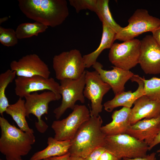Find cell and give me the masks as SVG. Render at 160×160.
<instances>
[{
  "mask_svg": "<svg viewBox=\"0 0 160 160\" xmlns=\"http://www.w3.org/2000/svg\"><path fill=\"white\" fill-rule=\"evenodd\" d=\"M52 67L56 78L60 81L78 79L85 71L86 68L83 57L80 51L76 49L54 56Z\"/></svg>",
  "mask_w": 160,
  "mask_h": 160,
  "instance_id": "cell-5",
  "label": "cell"
},
{
  "mask_svg": "<svg viewBox=\"0 0 160 160\" xmlns=\"http://www.w3.org/2000/svg\"><path fill=\"white\" fill-rule=\"evenodd\" d=\"M102 24V36L99 47L93 52L83 56L86 68L92 66L102 52L105 49H110L115 41L116 33L104 23Z\"/></svg>",
  "mask_w": 160,
  "mask_h": 160,
  "instance_id": "cell-21",
  "label": "cell"
},
{
  "mask_svg": "<svg viewBox=\"0 0 160 160\" xmlns=\"http://www.w3.org/2000/svg\"><path fill=\"white\" fill-rule=\"evenodd\" d=\"M139 64L146 74L160 73V46L152 35H147L140 41Z\"/></svg>",
  "mask_w": 160,
  "mask_h": 160,
  "instance_id": "cell-14",
  "label": "cell"
},
{
  "mask_svg": "<svg viewBox=\"0 0 160 160\" xmlns=\"http://www.w3.org/2000/svg\"><path fill=\"white\" fill-rule=\"evenodd\" d=\"M108 0H97L96 9L95 13L102 23H104L116 33L121 28L113 19L109 7Z\"/></svg>",
  "mask_w": 160,
  "mask_h": 160,
  "instance_id": "cell-23",
  "label": "cell"
},
{
  "mask_svg": "<svg viewBox=\"0 0 160 160\" xmlns=\"http://www.w3.org/2000/svg\"><path fill=\"white\" fill-rule=\"evenodd\" d=\"M131 109L123 107L113 112L112 121L102 127L101 130L106 136L126 133L130 126Z\"/></svg>",
  "mask_w": 160,
  "mask_h": 160,
  "instance_id": "cell-19",
  "label": "cell"
},
{
  "mask_svg": "<svg viewBox=\"0 0 160 160\" xmlns=\"http://www.w3.org/2000/svg\"><path fill=\"white\" fill-rule=\"evenodd\" d=\"M156 153L153 152L150 154L147 155L144 157H136L134 158H124L122 160H156Z\"/></svg>",
  "mask_w": 160,
  "mask_h": 160,
  "instance_id": "cell-31",
  "label": "cell"
},
{
  "mask_svg": "<svg viewBox=\"0 0 160 160\" xmlns=\"http://www.w3.org/2000/svg\"><path fill=\"white\" fill-rule=\"evenodd\" d=\"M0 160H2V159H0Z\"/></svg>",
  "mask_w": 160,
  "mask_h": 160,
  "instance_id": "cell-39",
  "label": "cell"
},
{
  "mask_svg": "<svg viewBox=\"0 0 160 160\" xmlns=\"http://www.w3.org/2000/svg\"><path fill=\"white\" fill-rule=\"evenodd\" d=\"M85 83L83 93L84 97L91 102L90 116H97L102 111L103 97L111 88L103 81L95 70L86 71Z\"/></svg>",
  "mask_w": 160,
  "mask_h": 160,
  "instance_id": "cell-10",
  "label": "cell"
},
{
  "mask_svg": "<svg viewBox=\"0 0 160 160\" xmlns=\"http://www.w3.org/2000/svg\"><path fill=\"white\" fill-rule=\"evenodd\" d=\"M16 75L15 72L10 69L0 74V113L2 115L10 105L5 95L6 89Z\"/></svg>",
  "mask_w": 160,
  "mask_h": 160,
  "instance_id": "cell-25",
  "label": "cell"
},
{
  "mask_svg": "<svg viewBox=\"0 0 160 160\" xmlns=\"http://www.w3.org/2000/svg\"><path fill=\"white\" fill-rule=\"evenodd\" d=\"M104 147L120 160L144 157L149 151V146L145 141L126 133L106 136Z\"/></svg>",
  "mask_w": 160,
  "mask_h": 160,
  "instance_id": "cell-4",
  "label": "cell"
},
{
  "mask_svg": "<svg viewBox=\"0 0 160 160\" xmlns=\"http://www.w3.org/2000/svg\"><path fill=\"white\" fill-rule=\"evenodd\" d=\"M106 150L104 147L97 148L84 159V160H98L101 155Z\"/></svg>",
  "mask_w": 160,
  "mask_h": 160,
  "instance_id": "cell-29",
  "label": "cell"
},
{
  "mask_svg": "<svg viewBox=\"0 0 160 160\" xmlns=\"http://www.w3.org/2000/svg\"><path fill=\"white\" fill-rule=\"evenodd\" d=\"M130 80L138 84L137 90L133 92L131 91H123L115 95L113 99L104 104L103 106L106 111L111 112L115 108L121 106L131 108L137 100L144 95V83L142 77L138 75H134Z\"/></svg>",
  "mask_w": 160,
  "mask_h": 160,
  "instance_id": "cell-17",
  "label": "cell"
},
{
  "mask_svg": "<svg viewBox=\"0 0 160 160\" xmlns=\"http://www.w3.org/2000/svg\"><path fill=\"white\" fill-rule=\"evenodd\" d=\"M46 148L34 153L30 160H43L64 155L68 153L71 145L70 140L59 141L52 137L48 138Z\"/></svg>",
  "mask_w": 160,
  "mask_h": 160,
  "instance_id": "cell-20",
  "label": "cell"
},
{
  "mask_svg": "<svg viewBox=\"0 0 160 160\" xmlns=\"http://www.w3.org/2000/svg\"><path fill=\"white\" fill-rule=\"evenodd\" d=\"M68 160H84V159L80 157L70 155Z\"/></svg>",
  "mask_w": 160,
  "mask_h": 160,
  "instance_id": "cell-35",
  "label": "cell"
},
{
  "mask_svg": "<svg viewBox=\"0 0 160 160\" xmlns=\"http://www.w3.org/2000/svg\"><path fill=\"white\" fill-rule=\"evenodd\" d=\"M131 109L130 124L133 125L143 119H150L160 114V104L145 95L137 100Z\"/></svg>",
  "mask_w": 160,
  "mask_h": 160,
  "instance_id": "cell-18",
  "label": "cell"
},
{
  "mask_svg": "<svg viewBox=\"0 0 160 160\" xmlns=\"http://www.w3.org/2000/svg\"><path fill=\"white\" fill-rule=\"evenodd\" d=\"M160 143V124L159 125V131L158 134L155 139L149 146V151H150L155 146Z\"/></svg>",
  "mask_w": 160,
  "mask_h": 160,
  "instance_id": "cell-33",
  "label": "cell"
},
{
  "mask_svg": "<svg viewBox=\"0 0 160 160\" xmlns=\"http://www.w3.org/2000/svg\"><path fill=\"white\" fill-rule=\"evenodd\" d=\"M126 26L116 34L115 40L124 41L134 39L143 33L152 32L160 25V19L150 15L148 10L137 9L128 20Z\"/></svg>",
  "mask_w": 160,
  "mask_h": 160,
  "instance_id": "cell-6",
  "label": "cell"
},
{
  "mask_svg": "<svg viewBox=\"0 0 160 160\" xmlns=\"http://www.w3.org/2000/svg\"><path fill=\"white\" fill-rule=\"evenodd\" d=\"M103 122L100 115L91 116L81 124L71 140L70 155L84 159L97 148L104 147L106 135L101 130Z\"/></svg>",
  "mask_w": 160,
  "mask_h": 160,
  "instance_id": "cell-3",
  "label": "cell"
},
{
  "mask_svg": "<svg viewBox=\"0 0 160 160\" xmlns=\"http://www.w3.org/2000/svg\"><path fill=\"white\" fill-rule=\"evenodd\" d=\"M160 124V114L150 119H144L131 125L126 134L145 141L149 146L157 135Z\"/></svg>",
  "mask_w": 160,
  "mask_h": 160,
  "instance_id": "cell-16",
  "label": "cell"
},
{
  "mask_svg": "<svg viewBox=\"0 0 160 160\" xmlns=\"http://www.w3.org/2000/svg\"><path fill=\"white\" fill-rule=\"evenodd\" d=\"M70 4L73 7L77 13L83 9H89L95 12L97 0H69Z\"/></svg>",
  "mask_w": 160,
  "mask_h": 160,
  "instance_id": "cell-28",
  "label": "cell"
},
{
  "mask_svg": "<svg viewBox=\"0 0 160 160\" xmlns=\"http://www.w3.org/2000/svg\"><path fill=\"white\" fill-rule=\"evenodd\" d=\"M157 152L159 153V156H160V149L157 150Z\"/></svg>",
  "mask_w": 160,
  "mask_h": 160,
  "instance_id": "cell-37",
  "label": "cell"
},
{
  "mask_svg": "<svg viewBox=\"0 0 160 160\" xmlns=\"http://www.w3.org/2000/svg\"><path fill=\"white\" fill-rule=\"evenodd\" d=\"M140 44V41L135 39L114 43L108 53L110 61L115 66L129 70L139 63Z\"/></svg>",
  "mask_w": 160,
  "mask_h": 160,
  "instance_id": "cell-9",
  "label": "cell"
},
{
  "mask_svg": "<svg viewBox=\"0 0 160 160\" xmlns=\"http://www.w3.org/2000/svg\"></svg>",
  "mask_w": 160,
  "mask_h": 160,
  "instance_id": "cell-40",
  "label": "cell"
},
{
  "mask_svg": "<svg viewBox=\"0 0 160 160\" xmlns=\"http://www.w3.org/2000/svg\"><path fill=\"white\" fill-rule=\"evenodd\" d=\"M8 19V17H5L0 19V24L7 20Z\"/></svg>",
  "mask_w": 160,
  "mask_h": 160,
  "instance_id": "cell-36",
  "label": "cell"
},
{
  "mask_svg": "<svg viewBox=\"0 0 160 160\" xmlns=\"http://www.w3.org/2000/svg\"><path fill=\"white\" fill-rule=\"evenodd\" d=\"M10 67L11 70L15 72L17 77L38 76L49 78L50 74L48 65L35 54L23 56L18 61L13 60Z\"/></svg>",
  "mask_w": 160,
  "mask_h": 160,
  "instance_id": "cell-13",
  "label": "cell"
},
{
  "mask_svg": "<svg viewBox=\"0 0 160 160\" xmlns=\"http://www.w3.org/2000/svg\"><path fill=\"white\" fill-rule=\"evenodd\" d=\"M18 6L28 18L47 26L62 24L69 15L65 0H18Z\"/></svg>",
  "mask_w": 160,
  "mask_h": 160,
  "instance_id": "cell-1",
  "label": "cell"
},
{
  "mask_svg": "<svg viewBox=\"0 0 160 160\" xmlns=\"http://www.w3.org/2000/svg\"><path fill=\"white\" fill-rule=\"evenodd\" d=\"M142 79L144 83V95L160 104V78L153 77L149 79Z\"/></svg>",
  "mask_w": 160,
  "mask_h": 160,
  "instance_id": "cell-26",
  "label": "cell"
},
{
  "mask_svg": "<svg viewBox=\"0 0 160 160\" xmlns=\"http://www.w3.org/2000/svg\"><path fill=\"white\" fill-rule=\"evenodd\" d=\"M24 98L26 117L29 118L30 114L35 116L38 120L35 123L36 129L40 133L44 132L48 126L41 117L43 115L48 114L49 103L58 100L55 94L50 91L40 94L36 92L28 95Z\"/></svg>",
  "mask_w": 160,
  "mask_h": 160,
  "instance_id": "cell-11",
  "label": "cell"
},
{
  "mask_svg": "<svg viewBox=\"0 0 160 160\" xmlns=\"http://www.w3.org/2000/svg\"><path fill=\"white\" fill-rule=\"evenodd\" d=\"M85 105L76 104L73 111L66 118L53 121L51 127L54 131V138L59 141L71 140L79 127L90 117Z\"/></svg>",
  "mask_w": 160,
  "mask_h": 160,
  "instance_id": "cell-7",
  "label": "cell"
},
{
  "mask_svg": "<svg viewBox=\"0 0 160 160\" xmlns=\"http://www.w3.org/2000/svg\"><path fill=\"white\" fill-rule=\"evenodd\" d=\"M48 27L39 22L25 23L19 24L15 30L18 39L37 36L39 33L45 32Z\"/></svg>",
  "mask_w": 160,
  "mask_h": 160,
  "instance_id": "cell-24",
  "label": "cell"
},
{
  "mask_svg": "<svg viewBox=\"0 0 160 160\" xmlns=\"http://www.w3.org/2000/svg\"><path fill=\"white\" fill-rule=\"evenodd\" d=\"M25 102V100L20 97L15 103L10 104L5 112L11 116L20 129L25 132L33 133V130L29 127L26 119Z\"/></svg>",
  "mask_w": 160,
  "mask_h": 160,
  "instance_id": "cell-22",
  "label": "cell"
},
{
  "mask_svg": "<svg viewBox=\"0 0 160 160\" xmlns=\"http://www.w3.org/2000/svg\"><path fill=\"white\" fill-rule=\"evenodd\" d=\"M15 31L11 28L0 26V42L4 46L13 47L18 42Z\"/></svg>",
  "mask_w": 160,
  "mask_h": 160,
  "instance_id": "cell-27",
  "label": "cell"
},
{
  "mask_svg": "<svg viewBox=\"0 0 160 160\" xmlns=\"http://www.w3.org/2000/svg\"><path fill=\"white\" fill-rule=\"evenodd\" d=\"M98 160H120L113 154L105 150L100 156Z\"/></svg>",
  "mask_w": 160,
  "mask_h": 160,
  "instance_id": "cell-30",
  "label": "cell"
},
{
  "mask_svg": "<svg viewBox=\"0 0 160 160\" xmlns=\"http://www.w3.org/2000/svg\"><path fill=\"white\" fill-rule=\"evenodd\" d=\"M43 160H49V158H47V159H43Z\"/></svg>",
  "mask_w": 160,
  "mask_h": 160,
  "instance_id": "cell-38",
  "label": "cell"
},
{
  "mask_svg": "<svg viewBox=\"0 0 160 160\" xmlns=\"http://www.w3.org/2000/svg\"><path fill=\"white\" fill-rule=\"evenodd\" d=\"M15 93L20 97H24L38 91L48 90L55 94L58 100L61 98L60 84L52 78H45L38 76L30 77H17L15 79Z\"/></svg>",
  "mask_w": 160,
  "mask_h": 160,
  "instance_id": "cell-12",
  "label": "cell"
},
{
  "mask_svg": "<svg viewBox=\"0 0 160 160\" xmlns=\"http://www.w3.org/2000/svg\"><path fill=\"white\" fill-rule=\"evenodd\" d=\"M70 156V154L68 152L62 156L50 157L49 158V160H68Z\"/></svg>",
  "mask_w": 160,
  "mask_h": 160,
  "instance_id": "cell-34",
  "label": "cell"
},
{
  "mask_svg": "<svg viewBox=\"0 0 160 160\" xmlns=\"http://www.w3.org/2000/svg\"><path fill=\"white\" fill-rule=\"evenodd\" d=\"M152 33L153 38L160 46V25Z\"/></svg>",
  "mask_w": 160,
  "mask_h": 160,
  "instance_id": "cell-32",
  "label": "cell"
},
{
  "mask_svg": "<svg viewBox=\"0 0 160 160\" xmlns=\"http://www.w3.org/2000/svg\"><path fill=\"white\" fill-rule=\"evenodd\" d=\"M92 66L103 81L110 86L115 95L124 91L126 83L134 75L129 70L115 66L112 67L111 70H104L102 65L97 61Z\"/></svg>",
  "mask_w": 160,
  "mask_h": 160,
  "instance_id": "cell-15",
  "label": "cell"
},
{
  "mask_svg": "<svg viewBox=\"0 0 160 160\" xmlns=\"http://www.w3.org/2000/svg\"><path fill=\"white\" fill-rule=\"evenodd\" d=\"M86 71L77 79H65L60 81L59 92L62 97L60 105L53 111L55 116L58 119L68 108L73 109L77 101L85 102L83 92L85 86Z\"/></svg>",
  "mask_w": 160,
  "mask_h": 160,
  "instance_id": "cell-8",
  "label": "cell"
},
{
  "mask_svg": "<svg viewBox=\"0 0 160 160\" xmlns=\"http://www.w3.org/2000/svg\"><path fill=\"white\" fill-rule=\"evenodd\" d=\"M1 135L0 151L6 160H23L35 142L33 133L23 131L10 124L3 116L0 117Z\"/></svg>",
  "mask_w": 160,
  "mask_h": 160,
  "instance_id": "cell-2",
  "label": "cell"
}]
</instances>
